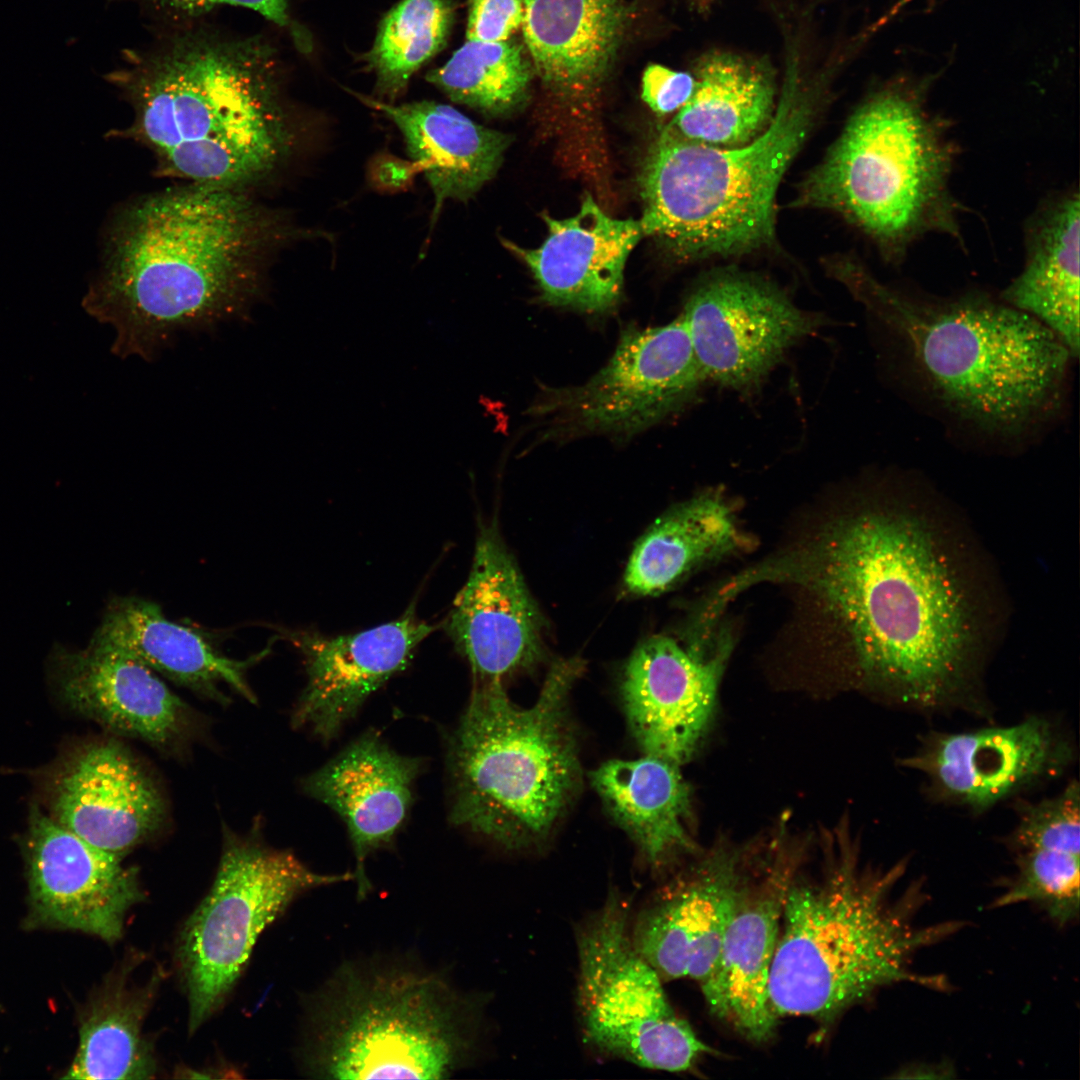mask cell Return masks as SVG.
I'll return each mask as SVG.
<instances>
[{"label":"cell","instance_id":"obj_5","mask_svg":"<svg viewBox=\"0 0 1080 1080\" xmlns=\"http://www.w3.org/2000/svg\"><path fill=\"white\" fill-rule=\"evenodd\" d=\"M904 859L863 865L855 847L839 848L815 880L794 871L787 887L768 991L774 1015L833 1023L879 989L900 982L945 989L943 977L911 968L922 949L960 922L920 924L924 893L904 884Z\"/></svg>","mask_w":1080,"mask_h":1080},{"label":"cell","instance_id":"obj_3","mask_svg":"<svg viewBox=\"0 0 1080 1080\" xmlns=\"http://www.w3.org/2000/svg\"><path fill=\"white\" fill-rule=\"evenodd\" d=\"M105 78L133 112L125 135L163 174L187 184L251 192L271 181L302 139L283 90L276 47L201 21L163 28L129 49Z\"/></svg>","mask_w":1080,"mask_h":1080},{"label":"cell","instance_id":"obj_11","mask_svg":"<svg viewBox=\"0 0 1080 1080\" xmlns=\"http://www.w3.org/2000/svg\"><path fill=\"white\" fill-rule=\"evenodd\" d=\"M631 917L613 889L576 928L583 1039L602 1055L646 1069L689 1071L711 1049L675 1012L663 980L636 950Z\"/></svg>","mask_w":1080,"mask_h":1080},{"label":"cell","instance_id":"obj_2","mask_svg":"<svg viewBox=\"0 0 1080 1080\" xmlns=\"http://www.w3.org/2000/svg\"><path fill=\"white\" fill-rule=\"evenodd\" d=\"M314 234L247 191L187 184L153 193L111 221L83 306L114 328V354L150 359L178 332L245 316L272 256Z\"/></svg>","mask_w":1080,"mask_h":1080},{"label":"cell","instance_id":"obj_4","mask_svg":"<svg viewBox=\"0 0 1080 1080\" xmlns=\"http://www.w3.org/2000/svg\"><path fill=\"white\" fill-rule=\"evenodd\" d=\"M837 273L921 389L961 424L1009 439L1057 411L1073 357L1032 316L983 294L904 291L856 262Z\"/></svg>","mask_w":1080,"mask_h":1080},{"label":"cell","instance_id":"obj_16","mask_svg":"<svg viewBox=\"0 0 1080 1080\" xmlns=\"http://www.w3.org/2000/svg\"><path fill=\"white\" fill-rule=\"evenodd\" d=\"M35 915L47 924L115 943L128 912L146 895L135 867L35 809L26 843Z\"/></svg>","mask_w":1080,"mask_h":1080},{"label":"cell","instance_id":"obj_7","mask_svg":"<svg viewBox=\"0 0 1080 1080\" xmlns=\"http://www.w3.org/2000/svg\"><path fill=\"white\" fill-rule=\"evenodd\" d=\"M927 82L896 80L869 96L796 199L840 214L896 264L927 233L962 242L949 184L956 149L926 107Z\"/></svg>","mask_w":1080,"mask_h":1080},{"label":"cell","instance_id":"obj_24","mask_svg":"<svg viewBox=\"0 0 1080 1080\" xmlns=\"http://www.w3.org/2000/svg\"><path fill=\"white\" fill-rule=\"evenodd\" d=\"M544 220L548 235L539 247L504 241L529 267L543 300L591 313L615 307L627 258L643 237L639 220L609 216L590 195L573 217Z\"/></svg>","mask_w":1080,"mask_h":1080},{"label":"cell","instance_id":"obj_23","mask_svg":"<svg viewBox=\"0 0 1080 1080\" xmlns=\"http://www.w3.org/2000/svg\"><path fill=\"white\" fill-rule=\"evenodd\" d=\"M422 764L400 755L371 730L303 781L305 793L329 806L347 826L360 898L370 890L365 861L389 845L404 825Z\"/></svg>","mask_w":1080,"mask_h":1080},{"label":"cell","instance_id":"obj_37","mask_svg":"<svg viewBox=\"0 0 1080 1080\" xmlns=\"http://www.w3.org/2000/svg\"><path fill=\"white\" fill-rule=\"evenodd\" d=\"M136 4L145 13L164 23V28L200 22L204 16L223 6L250 9L286 29L297 48L310 50L306 32L293 20L286 0H118Z\"/></svg>","mask_w":1080,"mask_h":1080},{"label":"cell","instance_id":"obj_27","mask_svg":"<svg viewBox=\"0 0 1080 1080\" xmlns=\"http://www.w3.org/2000/svg\"><path fill=\"white\" fill-rule=\"evenodd\" d=\"M1077 191L1041 204L1025 227L1022 271L999 299L1045 325L1079 354V218Z\"/></svg>","mask_w":1080,"mask_h":1080},{"label":"cell","instance_id":"obj_32","mask_svg":"<svg viewBox=\"0 0 1080 1080\" xmlns=\"http://www.w3.org/2000/svg\"><path fill=\"white\" fill-rule=\"evenodd\" d=\"M695 88L668 125L699 143L733 147L749 143L770 124L776 85L769 64L757 58L713 51L701 58Z\"/></svg>","mask_w":1080,"mask_h":1080},{"label":"cell","instance_id":"obj_10","mask_svg":"<svg viewBox=\"0 0 1080 1080\" xmlns=\"http://www.w3.org/2000/svg\"><path fill=\"white\" fill-rule=\"evenodd\" d=\"M355 879L319 874L293 853L225 832L213 884L184 923L176 962L194 1033L224 1003L260 934L303 893Z\"/></svg>","mask_w":1080,"mask_h":1080},{"label":"cell","instance_id":"obj_22","mask_svg":"<svg viewBox=\"0 0 1080 1080\" xmlns=\"http://www.w3.org/2000/svg\"><path fill=\"white\" fill-rule=\"evenodd\" d=\"M776 859L757 881L746 875L726 929L717 967L701 989L712 1013L746 1039L763 1043L774 1034L768 983L785 895L795 871Z\"/></svg>","mask_w":1080,"mask_h":1080},{"label":"cell","instance_id":"obj_33","mask_svg":"<svg viewBox=\"0 0 1080 1080\" xmlns=\"http://www.w3.org/2000/svg\"><path fill=\"white\" fill-rule=\"evenodd\" d=\"M453 21L450 0H401L383 17L364 56L379 97L393 103L406 91L413 73L446 45Z\"/></svg>","mask_w":1080,"mask_h":1080},{"label":"cell","instance_id":"obj_17","mask_svg":"<svg viewBox=\"0 0 1080 1080\" xmlns=\"http://www.w3.org/2000/svg\"><path fill=\"white\" fill-rule=\"evenodd\" d=\"M50 816L92 845L123 857L154 838L167 819L164 796L120 741L81 744L49 782Z\"/></svg>","mask_w":1080,"mask_h":1080},{"label":"cell","instance_id":"obj_34","mask_svg":"<svg viewBox=\"0 0 1080 1080\" xmlns=\"http://www.w3.org/2000/svg\"><path fill=\"white\" fill-rule=\"evenodd\" d=\"M531 77L532 66L518 43L466 40L426 80L453 102L500 115L524 100Z\"/></svg>","mask_w":1080,"mask_h":1080},{"label":"cell","instance_id":"obj_20","mask_svg":"<svg viewBox=\"0 0 1080 1080\" xmlns=\"http://www.w3.org/2000/svg\"><path fill=\"white\" fill-rule=\"evenodd\" d=\"M436 626L420 619L412 604L397 619L356 633L326 636L286 632L304 658L306 686L292 725L323 742L337 736L367 698L410 663Z\"/></svg>","mask_w":1080,"mask_h":1080},{"label":"cell","instance_id":"obj_31","mask_svg":"<svg viewBox=\"0 0 1080 1080\" xmlns=\"http://www.w3.org/2000/svg\"><path fill=\"white\" fill-rule=\"evenodd\" d=\"M744 545L746 537L727 498L719 490L705 491L673 507L640 538L624 573L625 591L659 594Z\"/></svg>","mask_w":1080,"mask_h":1080},{"label":"cell","instance_id":"obj_12","mask_svg":"<svg viewBox=\"0 0 1080 1080\" xmlns=\"http://www.w3.org/2000/svg\"><path fill=\"white\" fill-rule=\"evenodd\" d=\"M706 381L685 321L626 329L605 366L539 407L576 432L631 436L694 400Z\"/></svg>","mask_w":1080,"mask_h":1080},{"label":"cell","instance_id":"obj_35","mask_svg":"<svg viewBox=\"0 0 1080 1080\" xmlns=\"http://www.w3.org/2000/svg\"><path fill=\"white\" fill-rule=\"evenodd\" d=\"M1016 874L992 902L993 908L1032 903L1064 926L1080 912V854L1056 849L1015 852Z\"/></svg>","mask_w":1080,"mask_h":1080},{"label":"cell","instance_id":"obj_40","mask_svg":"<svg viewBox=\"0 0 1080 1080\" xmlns=\"http://www.w3.org/2000/svg\"><path fill=\"white\" fill-rule=\"evenodd\" d=\"M419 166L412 160H404L394 155L381 153L370 162L368 175L371 184L384 192H397L407 189L413 182Z\"/></svg>","mask_w":1080,"mask_h":1080},{"label":"cell","instance_id":"obj_6","mask_svg":"<svg viewBox=\"0 0 1080 1080\" xmlns=\"http://www.w3.org/2000/svg\"><path fill=\"white\" fill-rule=\"evenodd\" d=\"M582 671L579 658L555 662L528 708L504 684L473 685L447 759L455 825L511 850L549 836L580 784L568 697Z\"/></svg>","mask_w":1080,"mask_h":1080},{"label":"cell","instance_id":"obj_19","mask_svg":"<svg viewBox=\"0 0 1080 1080\" xmlns=\"http://www.w3.org/2000/svg\"><path fill=\"white\" fill-rule=\"evenodd\" d=\"M444 626L471 668L473 685L504 684L542 658V617L494 529L481 530Z\"/></svg>","mask_w":1080,"mask_h":1080},{"label":"cell","instance_id":"obj_26","mask_svg":"<svg viewBox=\"0 0 1080 1080\" xmlns=\"http://www.w3.org/2000/svg\"><path fill=\"white\" fill-rule=\"evenodd\" d=\"M92 640L220 704L228 702L220 689L223 684L256 702L246 672L266 651L246 660L229 658L199 633L168 620L153 602L137 597L112 600Z\"/></svg>","mask_w":1080,"mask_h":1080},{"label":"cell","instance_id":"obj_29","mask_svg":"<svg viewBox=\"0 0 1080 1080\" xmlns=\"http://www.w3.org/2000/svg\"><path fill=\"white\" fill-rule=\"evenodd\" d=\"M143 962L139 953L129 954L93 999L64 1079L143 1080L155 1076L154 1043L144 1033V1025L164 973L156 968L146 978L136 977Z\"/></svg>","mask_w":1080,"mask_h":1080},{"label":"cell","instance_id":"obj_8","mask_svg":"<svg viewBox=\"0 0 1080 1080\" xmlns=\"http://www.w3.org/2000/svg\"><path fill=\"white\" fill-rule=\"evenodd\" d=\"M768 127L749 143L718 147L688 140L669 126L640 171L643 236L680 259L730 256L775 241L776 195L804 144L816 103L794 76Z\"/></svg>","mask_w":1080,"mask_h":1080},{"label":"cell","instance_id":"obj_9","mask_svg":"<svg viewBox=\"0 0 1080 1080\" xmlns=\"http://www.w3.org/2000/svg\"><path fill=\"white\" fill-rule=\"evenodd\" d=\"M310 1017L307 1065L330 1079H442L475 1048L479 1009L433 972L349 966Z\"/></svg>","mask_w":1080,"mask_h":1080},{"label":"cell","instance_id":"obj_28","mask_svg":"<svg viewBox=\"0 0 1080 1080\" xmlns=\"http://www.w3.org/2000/svg\"><path fill=\"white\" fill-rule=\"evenodd\" d=\"M524 40L541 79L568 96L606 75L624 23L619 0H521Z\"/></svg>","mask_w":1080,"mask_h":1080},{"label":"cell","instance_id":"obj_36","mask_svg":"<svg viewBox=\"0 0 1080 1080\" xmlns=\"http://www.w3.org/2000/svg\"><path fill=\"white\" fill-rule=\"evenodd\" d=\"M1015 852L1056 849L1080 854V791L1071 780L1057 795L1023 804L1008 836Z\"/></svg>","mask_w":1080,"mask_h":1080},{"label":"cell","instance_id":"obj_14","mask_svg":"<svg viewBox=\"0 0 1080 1080\" xmlns=\"http://www.w3.org/2000/svg\"><path fill=\"white\" fill-rule=\"evenodd\" d=\"M1071 743L1048 719L1007 726L931 732L900 765L921 775L937 799L984 812L1071 763Z\"/></svg>","mask_w":1080,"mask_h":1080},{"label":"cell","instance_id":"obj_1","mask_svg":"<svg viewBox=\"0 0 1080 1080\" xmlns=\"http://www.w3.org/2000/svg\"><path fill=\"white\" fill-rule=\"evenodd\" d=\"M948 552L912 505L878 495L736 582L805 590L845 640L863 682L932 711L958 703L974 666L973 607Z\"/></svg>","mask_w":1080,"mask_h":1080},{"label":"cell","instance_id":"obj_18","mask_svg":"<svg viewBox=\"0 0 1080 1080\" xmlns=\"http://www.w3.org/2000/svg\"><path fill=\"white\" fill-rule=\"evenodd\" d=\"M745 878L739 854L719 847L632 915V942L663 981L708 983Z\"/></svg>","mask_w":1080,"mask_h":1080},{"label":"cell","instance_id":"obj_39","mask_svg":"<svg viewBox=\"0 0 1080 1080\" xmlns=\"http://www.w3.org/2000/svg\"><path fill=\"white\" fill-rule=\"evenodd\" d=\"M694 88L693 75L659 64L649 65L642 77V99L659 114L680 110L692 96Z\"/></svg>","mask_w":1080,"mask_h":1080},{"label":"cell","instance_id":"obj_25","mask_svg":"<svg viewBox=\"0 0 1080 1080\" xmlns=\"http://www.w3.org/2000/svg\"><path fill=\"white\" fill-rule=\"evenodd\" d=\"M391 120L434 194L431 227L448 199L466 201L497 172L511 138L435 101L394 104L350 91Z\"/></svg>","mask_w":1080,"mask_h":1080},{"label":"cell","instance_id":"obj_38","mask_svg":"<svg viewBox=\"0 0 1080 1080\" xmlns=\"http://www.w3.org/2000/svg\"><path fill=\"white\" fill-rule=\"evenodd\" d=\"M521 0H470L466 40L499 42L522 25Z\"/></svg>","mask_w":1080,"mask_h":1080},{"label":"cell","instance_id":"obj_15","mask_svg":"<svg viewBox=\"0 0 1080 1080\" xmlns=\"http://www.w3.org/2000/svg\"><path fill=\"white\" fill-rule=\"evenodd\" d=\"M729 638L710 652L656 635L628 659L620 693L631 732L646 755L681 765L695 752L710 722Z\"/></svg>","mask_w":1080,"mask_h":1080},{"label":"cell","instance_id":"obj_13","mask_svg":"<svg viewBox=\"0 0 1080 1080\" xmlns=\"http://www.w3.org/2000/svg\"><path fill=\"white\" fill-rule=\"evenodd\" d=\"M682 317L706 380L750 393L822 320L761 277L720 271L688 296Z\"/></svg>","mask_w":1080,"mask_h":1080},{"label":"cell","instance_id":"obj_30","mask_svg":"<svg viewBox=\"0 0 1080 1080\" xmlns=\"http://www.w3.org/2000/svg\"><path fill=\"white\" fill-rule=\"evenodd\" d=\"M591 782L651 868L661 869L694 849L690 791L679 765L646 754L610 760L591 773Z\"/></svg>","mask_w":1080,"mask_h":1080},{"label":"cell","instance_id":"obj_21","mask_svg":"<svg viewBox=\"0 0 1080 1080\" xmlns=\"http://www.w3.org/2000/svg\"><path fill=\"white\" fill-rule=\"evenodd\" d=\"M56 682L74 711L115 734L162 750L191 736L189 706L146 665L91 639L79 651L55 654Z\"/></svg>","mask_w":1080,"mask_h":1080}]
</instances>
